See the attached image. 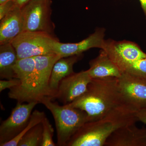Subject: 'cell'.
I'll list each match as a JSON object with an SVG mask.
<instances>
[{
    "label": "cell",
    "mask_w": 146,
    "mask_h": 146,
    "mask_svg": "<svg viewBox=\"0 0 146 146\" xmlns=\"http://www.w3.org/2000/svg\"><path fill=\"white\" fill-rule=\"evenodd\" d=\"M86 112L88 122L103 117L118 108L128 104L117 78L92 79L87 91L69 104Z\"/></svg>",
    "instance_id": "6da1fadb"
},
{
    "label": "cell",
    "mask_w": 146,
    "mask_h": 146,
    "mask_svg": "<svg viewBox=\"0 0 146 146\" xmlns=\"http://www.w3.org/2000/svg\"><path fill=\"white\" fill-rule=\"evenodd\" d=\"M137 110L125 105L99 119L87 122L71 138L66 146H103L108 137L120 128L135 123Z\"/></svg>",
    "instance_id": "7a4b0ae2"
},
{
    "label": "cell",
    "mask_w": 146,
    "mask_h": 146,
    "mask_svg": "<svg viewBox=\"0 0 146 146\" xmlns=\"http://www.w3.org/2000/svg\"><path fill=\"white\" fill-rule=\"evenodd\" d=\"M41 104L50 110L54 119L57 145L66 146L71 138L86 122V112L70 104L60 106L49 98H45Z\"/></svg>",
    "instance_id": "3957f363"
},
{
    "label": "cell",
    "mask_w": 146,
    "mask_h": 146,
    "mask_svg": "<svg viewBox=\"0 0 146 146\" xmlns=\"http://www.w3.org/2000/svg\"><path fill=\"white\" fill-rule=\"evenodd\" d=\"M58 40L54 35L46 33L25 31L11 44L16 50L18 59L54 54V45Z\"/></svg>",
    "instance_id": "277c9868"
},
{
    "label": "cell",
    "mask_w": 146,
    "mask_h": 146,
    "mask_svg": "<svg viewBox=\"0 0 146 146\" xmlns=\"http://www.w3.org/2000/svg\"><path fill=\"white\" fill-rule=\"evenodd\" d=\"M51 0H30L21 8L24 31L42 32L54 35Z\"/></svg>",
    "instance_id": "5b68a950"
},
{
    "label": "cell",
    "mask_w": 146,
    "mask_h": 146,
    "mask_svg": "<svg viewBox=\"0 0 146 146\" xmlns=\"http://www.w3.org/2000/svg\"><path fill=\"white\" fill-rule=\"evenodd\" d=\"M34 57L18 59L14 70L16 78L20 81L19 85L10 89L8 96L18 102H34L33 81L35 73Z\"/></svg>",
    "instance_id": "8992f818"
},
{
    "label": "cell",
    "mask_w": 146,
    "mask_h": 146,
    "mask_svg": "<svg viewBox=\"0 0 146 146\" xmlns=\"http://www.w3.org/2000/svg\"><path fill=\"white\" fill-rule=\"evenodd\" d=\"M59 55L52 54L34 57L35 61V73L33 82L34 101L41 103L45 98H55V94L51 90L49 82L53 67L61 58Z\"/></svg>",
    "instance_id": "52a82bcc"
},
{
    "label": "cell",
    "mask_w": 146,
    "mask_h": 146,
    "mask_svg": "<svg viewBox=\"0 0 146 146\" xmlns=\"http://www.w3.org/2000/svg\"><path fill=\"white\" fill-rule=\"evenodd\" d=\"M38 104L35 102L27 104L17 103L10 116L0 126V146L12 140L23 130L29 121L33 110Z\"/></svg>",
    "instance_id": "ba28073f"
},
{
    "label": "cell",
    "mask_w": 146,
    "mask_h": 146,
    "mask_svg": "<svg viewBox=\"0 0 146 146\" xmlns=\"http://www.w3.org/2000/svg\"><path fill=\"white\" fill-rule=\"evenodd\" d=\"M101 49L106 52L121 71L125 65L146 57V53L137 44L127 40H105Z\"/></svg>",
    "instance_id": "9c48e42d"
},
{
    "label": "cell",
    "mask_w": 146,
    "mask_h": 146,
    "mask_svg": "<svg viewBox=\"0 0 146 146\" xmlns=\"http://www.w3.org/2000/svg\"><path fill=\"white\" fill-rule=\"evenodd\" d=\"M92 80L87 70L73 73L60 82L55 98L70 104L86 93Z\"/></svg>",
    "instance_id": "30bf717a"
},
{
    "label": "cell",
    "mask_w": 146,
    "mask_h": 146,
    "mask_svg": "<svg viewBox=\"0 0 146 146\" xmlns=\"http://www.w3.org/2000/svg\"><path fill=\"white\" fill-rule=\"evenodd\" d=\"M118 79L128 104L138 110L146 108V78L123 72Z\"/></svg>",
    "instance_id": "8fae6325"
},
{
    "label": "cell",
    "mask_w": 146,
    "mask_h": 146,
    "mask_svg": "<svg viewBox=\"0 0 146 146\" xmlns=\"http://www.w3.org/2000/svg\"><path fill=\"white\" fill-rule=\"evenodd\" d=\"M105 31L103 28H97L86 39L77 43H61L59 40H56L54 45V51L55 53L62 58L82 54L92 48L101 49L105 40Z\"/></svg>",
    "instance_id": "7c38bea8"
},
{
    "label": "cell",
    "mask_w": 146,
    "mask_h": 146,
    "mask_svg": "<svg viewBox=\"0 0 146 146\" xmlns=\"http://www.w3.org/2000/svg\"><path fill=\"white\" fill-rule=\"evenodd\" d=\"M135 123L115 131L108 138L104 146H146V129L139 128Z\"/></svg>",
    "instance_id": "4fadbf2b"
},
{
    "label": "cell",
    "mask_w": 146,
    "mask_h": 146,
    "mask_svg": "<svg viewBox=\"0 0 146 146\" xmlns=\"http://www.w3.org/2000/svg\"><path fill=\"white\" fill-rule=\"evenodd\" d=\"M0 21V45L11 43L24 31L22 9L18 6Z\"/></svg>",
    "instance_id": "5bb4252c"
},
{
    "label": "cell",
    "mask_w": 146,
    "mask_h": 146,
    "mask_svg": "<svg viewBox=\"0 0 146 146\" xmlns=\"http://www.w3.org/2000/svg\"><path fill=\"white\" fill-rule=\"evenodd\" d=\"M87 72L92 79L115 77L119 78L122 72L104 50L101 49L97 57L89 62Z\"/></svg>",
    "instance_id": "9a60e30c"
},
{
    "label": "cell",
    "mask_w": 146,
    "mask_h": 146,
    "mask_svg": "<svg viewBox=\"0 0 146 146\" xmlns=\"http://www.w3.org/2000/svg\"><path fill=\"white\" fill-rule=\"evenodd\" d=\"M83 56L82 54L68 57H62L53 67L49 82L51 90L56 96L60 82L63 78L74 73V65ZM56 97V96H55Z\"/></svg>",
    "instance_id": "2e32d148"
},
{
    "label": "cell",
    "mask_w": 146,
    "mask_h": 146,
    "mask_svg": "<svg viewBox=\"0 0 146 146\" xmlns=\"http://www.w3.org/2000/svg\"><path fill=\"white\" fill-rule=\"evenodd\" d=\"M18 60L15 49L11 43L0 46V77L1 79L16 78L14 68Z\"/></svg>",
    "instance_id": "e0dca14e"
},
{
    "label": "cell",
    "mask_w": 146,
    "mask_h": 146,
    "mask_svg": "<svg viewBox=\"0 0 146 146\" xmlns=\"http://www.w3.org/2000/svg\"><path fill=\"white\" fill-rule=\"evenodd\" d=\"M42 122L35 126L26 133L19 141L18 146H41L43 140Z\"/></svg>",
    "instance_id": "ac0fdd59"
},
{
    "label": "cell",
    "mask_w": 146,
    "mask_h": 146,
    "mask_svg": "<svg viewBox=\"0 0 146 146\" xmlns=\"http://www.w3.org/2000/svg\"><path fill=\"white\" fill-rule=\"evenodd\" d=\"M44 112H42L35 110L32 113L29 121L27 125L22 131L12 140L9 141L3 144L2 146H17L19 141L23 136L32 128L42 122L44 118L46 117Z\"/></svg>",
    "instance_id": "d6986e66"
},
{
    "label": "cell",
    "mask_w": 146,
    "mask_h": 146,
    "mask_svg": "<svg viewBox=\"0 0 146 146\" xmlns=\"http://www.w3.org/2000/svg\"><path fill=\"white\" fill-rule=\"evenodd\" d=\"M121 72L146 78V57L125 65Z\"/></svg>",
    "instance_id": "ffe728a7"
},
{
    "label": "cell",
    "mask_w": 146,
    "mask_h": 146,
    "mask_svg": "<svg viewBox=\"0 0 146 146\" xmlns=\"http://www.w3.org/2000/svg\"><path fill=\"white\" fill-rule=\"evenodd\" d=\"M42 123L43 125V140L41 146L56 145L53 140L54 129L49 121L46 117Z\"/></svg>",
    "instance_id": "44dd1931"
},
{
    "label": "cell",
    "mask_w": 146,
    "mask_h": 146,
    "mask_svg": "<svg viewBox=\"0 0 146 146\" xmlns=\"http://www.w3.org/2000/svg\"><path fill=\"white\" fill-rule=\"evenodd\" d=\"M20 84V80L16 78L8 79V80H0V92H1L7 89H11L18 86Z\"/></svg>",
    "instance_id": "7402d4cb"
},
{
    "label": "cell",
    "mask_w": 146,
    "mask_h": 146,
    "mask_svg": "<svg viewBox=\"0 0 146 146\" xmlns=\"http://www.w3.org/2000/svg\"><path fill=\"white\" fill-rule=\"evenodd\" d=\"M13 0L0 5V20L6 16L16 6Z\"/></svg>",
    "instance_id": "603a6c76"
},
{
    "label": "cell",
    "mask_w": 146,
    "mask_h": 146,
    "mask_svg": "<svg viewBox=\"0 0 146 146\" xmlns=\"http://www.w3.org/2000/svg\"><path fill=\"white\" fill-rule=\"evenodd\" d=\"M136 116L138 121H141L146 125V108L138 110L136 112Z\"/></svg>",
    "instance_id": "cb8c5ba5"
},
{
    "label": "cell",
    "mask_w": 146,
    "mask_h": 146,
    "mask_svg": "<svg viewBox=\"0 0 146 146\" xmlns=\"http://www.w3.org/2000/svg\"><path fill=\"white\" fill-rule=\"evenodd\" d=\"M16 5L20 8H22L30 0H13Z\"/></svg>",
    "instance_id": "d4e9b609"
},
{
    "label": "cell",
    "mask_w": 146,
    "mask_h": 146,
    "mask_svg": "<svg viewBox=\"0 0 146 146\" xmlns=\"http://www.w3.org/2000/svg\"><path fill=\"white\" fill-rule=\"evenodd\" d=\"M139 1L141 3L142 9L143 11L146 20V0H139Z\"/></svg>",
    "instance_id": "484cf974"
},
{
    "label": "cell",
    "mask_w": 146,
    "mask_h": 146,
    "mask_svg": "<svg viewBox=\"0 0 146 146\" xmlns=\"http://www.w3.org/2000/svg\"><path fill=\"white\" fill-rule=\"evenodd\" d=\"M10 0H0V5L7 2Z\"/></svg>",
    "instance_id": "4316f807"
}]
</instances>
